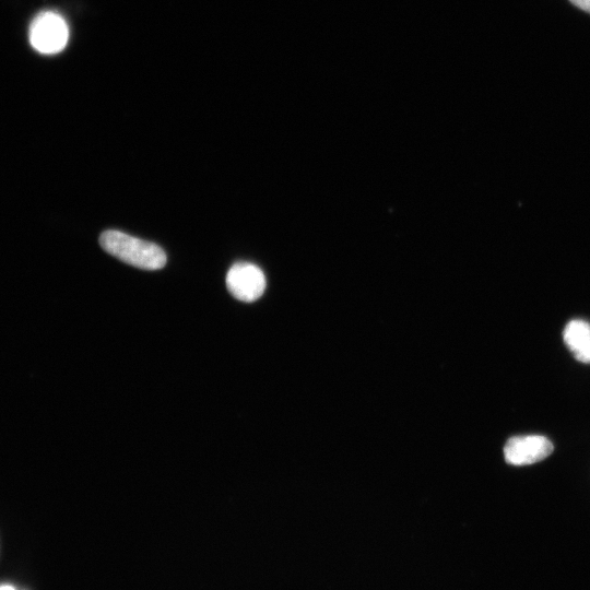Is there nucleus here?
I'll list each match as a JSON object with an SVG mask.
<instances>
[{
  "mask_svg": "<svg viewBox=\"0 0 590 590\" xmlns=\"http://www.w3.org/2000/svg\"><path fill=\"white\" fill-rule=\"evenodd\" d=\"M554 447L544 436H515L504 447L505 460L512 465H528L544 460Z\"/></svg>",
  "mask_w": 590,
  "mask_h": 590,
  "instance_id": "nucleus-4",
  "label": "nucleus"
},
{
  "mask_svg": "<svg viewBox=\"0 0 590 590\" xmlns=\"http://www.w3.org/2000/svg\"><path fill=\"white\" fill-rule=\"evenodd\" d=\"M226 286L235 298L251 303L263 294L266 290V276L256 264L237 262L226 274Z\"/></svg>",
  "mask_w": 590,
  "mask_h": 590,
  "instance_id": "nucleus-3",
  "label": "nucleus"
},
{
  "mask_svg": "<svg viewBox=\"0 0 590 590\" xmlns=\"http://www.w3.org/2000/svg\"><path fill=\"white\" fill-rule=\"evenodd\" d=\"M0 590H15V589L9 585H2L0 586Z\"/></svg>",
  "mask_w": 590,
  "mask_h": 590,
  "instance_id": "nucleus-7",
  "label": "nucleus"
},
{
  "mask_svg": "<svg viewBox=\"0 0 590 590\" xmlns=\"http://www.w3.org/2000/svg\"><path fill=\"white\" fill-rule=\"evenodd\" d=\"M577 8L590 13V0H569Z\"/></svg>",
  "mask_w": 590,
  "mask_h": 590,
  "instance_id": "nucleus-6",
  "label": "nucleus"
},
{
  "mask_svg": "<svg viewBox=\"0 0 590 590\" xmlns=\"http://www.w3.org/2000/svg\"><path fill=\"white\" fill-rule=\"evenodd\" d=\"M99 244L109 255L140 269L157 270L166 264V255L160 246L120 231L103 232Z\"/></svg>",
  "mask_w": 590,
  "mask_h": 590,
  "instance_id": "nucleus-1",
  "label": "nucleus"
},
{
  "mask_svg": "<svg viewBox=\"0 0 590 590\" xmlns=\"http://www.w3.org/2000/svg\"><path fill=\"white\" fill-rule=\"evenodd\" d=\"M564 341L577 361L590 364V323L575 319L565 327Z\"/></svg>",
  "mask_w": 590,
  "mask_h": 590,
  "instance_id": "nucleus-5",
  "label": "nucleus"
},
{
  "mask_svg": "<svg viewBox=\"0 0 590 590\" xmlns=\"http://www.w3.org/2000/svg\"><path fill=\"white\" fill-rule=\"evenodd\" d=\"M28 39L31 46L39 54H58L68 44V24L59 13L43 11L30 24Z\"/></svg>",
  "mask_w": 590,
  "mask_h": 590,
  "instance_id": "nucleus-2",
  "label": "nucleus"
}]
</instances>
